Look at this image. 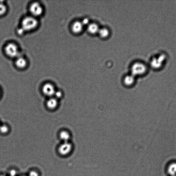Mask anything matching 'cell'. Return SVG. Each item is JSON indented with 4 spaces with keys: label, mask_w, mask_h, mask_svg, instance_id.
Instances as JSON below:
<instances>
[{
    "label": "cell",
    "mask_w": 176,
    "mask_h": 176,
    "mask_svg": "<svg viewBox=\"0 0 176 176\" xmlns=\"http://www.w3.org/2000/svg\"><path fill=\"white\" fill-rule=\"evenodd\" d=\"M30 10L32 14L35 16H38L42 14L43 12L42 7L37 3H35L32 4L30 8Z\"/></svg>",
    "instance_id": "8992f818"
},
{
    "label": "cell",
    "mask_w": 176,
    "mask_h": 176,
    "mask_svg": "<svg viewBox=\"0 0 176 176\" xmlns=\"http://www.w3.org/2000/svg\"><path fill=\"white\" fill-rule=\"evenodd\" d=\"M83 27V25L82 22L79 21L75 22L72 25V30L75 33H79L82 31Z\"/></svg>",
    "instance_id": "9c48e42d"
},
{
    "label": "cell",
    "mask_w": 176,
    "mask_h": 176,
    "mask_svg": "<svg viewBox=\"0 0 176 176\" xmlns=\"http://www.w3.org/2000/svg\"><path fill=\"white\" fill-rule=\"evenodd\" d=\"M37 21L35 18L28 17L23 20L22 22V28L24 31H30L34 29L37 25Z\"/></svg>",
    "instance_id": "6da1fadb"
},
{
    "label": "cell",
    "mask_w": 176,
    "mask_h": 176,
    "mask_svg": "<svg viewBox=\"0 0 176 176\" xmlns=\"http://www.w3.org/2000/svg\"><path fill=\"white\" fill-rule=\"evenodd\" d=\"M16 172L15 170H12L10 172V176H16Z\"/></svg>",
    "instance_id": "44dd1931"
},
{
    "label": "cell",
    "mask_w": 176,
    "mask_h": 176,
    "mask_svg": "<svg viewBox=\"0 0 176 176\" xmlns=\"http://www.w3.org/2000/svg\"><path fill=\"white\" fill-rule=\"evenodd\" d=\"M7 10V8L4 4L0 3V16L3 15Z\"/></svg>",
    "instance_id": "e0dca14e"
},
{
    "label": "cell",
    "mask_w": 176,
    "mask_h": 176,
    "mask_svg": "<svg viewBox=\"0 0 176 176\" xmlns=\"http://www.w3.org/2000/svg\"><path fill=\"white\" fill-rule=\"evenodd\" d=\"M58 105V100L55 98H51L49 99L47 102V107L50 110H54Z\"/></svg>",
    "instance_id": "ba28073f"
},
{
    "label": "cell",
    "mask_w": 176,
    "mask_h": 176,
    "mask_svg": "<svg viewBox=\"0 0 176 176\" xmlns=\"http://www.w3.org/2000/svg\"><path fill=\"white\" fill-rule=\"evenodd\" d=\"M147 67L143 63L137 62L134 63L131 69V74L134 76H140L145 73Z\"/></svg>",
    "instance_id": "7a4b0ae2"
},
{
    "label": "cell",
    "mask_w": 176,
    "mask_h": 176,
    "mask_svg": "<svg viewBox=\"0 0 176 176\" xmlns=\"http://www.w3.org/2000/svg\"><path fill=\"white\" fill-rule=\"evenodd\" d=\"M29 176H39V174L37 172L33 171L30 172Z\"/></svg>",
    "instance_id": "d6986e66"
},
{
    "label": "cell",
    "mask_w": 176,
    "mask_h": 176,
    "mask_svg": "<svg viewBox=\"0 0 176 176\" xmlns=\"http://www.w3.org/2000/svg\"><path fill=\"white\" fill-rule=\"evenodd\" d=\"M5 51L8 55L11 57L18 56V49L16 45L13 43H10L6 47Z\"/></svg>",
    "instance_id": "3957f363"
},
{
    "label": "cell",
    "mask_w": 176,
    "mask_h": 176,
    "mask_svg": "<svg viewBox=\"0 0 176 176\" xmlns=\"http://www.w3.org/2000/svg\"><path fill=\"white\" fill-rule=\"evenodd\" d=\"M134 76L131 74L126 76L124 79V82L126 86H130L134 84Z\"/></svg>",
    "instance_id": "8fae6325"
},
{
    "label": "cell",
    "mask_w": 176,
    "mask_h": 176,
    "mask_svg": "<svg viewBox=\"0 0 176 176\" xmlns=\"http://www.w3.org/2000/svg\"><path fill=\"white\" fill-rule=\"evenodd\" d=\"M99 29L98 25L96 23H91L88 25V31L91 34H95L98 33Z\"/></svg>",
    "instance_id": "30bf717a"
},
{
    "label": "cell",
    "mask_w": 176,
    "mask_h": 176,
    "mask_svg": "<svg viewBox=\"0 0 176 176\" xmlns=\"http://www.w3.org/2000/svg\"><path fill=\"white\" fill-rule=\"evenodd\" d=\"M89 23V20L88 18H86L83 20L82 23L83 25H86L88 24Z\"/></svg>",
    "instance_id": "ffe728a7"
},
{
    "label": "cell",
    "mask_w": 176,
    "mask_h": 176,
    "mask_svg": "<svg viewBox=\"0 0 176 176\" xmlns=\"http://www.w3.org/2000/svg\"><path fill=\"white\" fill-rule=\"evenodd\" d=\"M62 93L60 90H56L54 94L55 98L58 100L62 98Z\"/></svg>",
    "instance_id": "ac0fdd59"
},
{
    "label": "cell",
    "mask_w": 176,
    "mask_h": 176,
    "mask_svg": "<svg viewBox=\"0 0 176 176\" xmlns=\"http://www.w3.org/2000/svg\"><path fill=\"white\" fill-rule=\"evenodd\" d=\"M72 149V144L69 142H64L59 146L58 151L62 156H66L70 153Z\"/></svg>",
    "instance_id": "277c9868"
},
{
    "label": "cell",
    "mask_w": 176,
    "mask_h": 176,
    "mask_svg": "<svg viewBox=\"0 0 176 176\" xmlns=\"http://www.w3.org/2000/svg\"><path fill=\"white\" fill-rule=\"evenodd\" d=\"M59 136L60 139L64 142H68L70 138V134L68 132L65 130L60 132Z\"/></svg>",
    "instance_id": "4fadbf2b"
},
{
    "label": "cell",
    "mask_w": 176,
    "mask_h": 176,
    "mask_svg": "<svg viewBox=\"0 0 176 176\" xmlns=\"http://www.w3.org/2000/svg\"><path fill=\"white\" fill-rule=\"evenodd\" d=\"M165 58V55L163 54L160 55L155 57L151 61L152 66L154 68H160L163 64Z\"/></svg>",
    "instance_id": "52a82bcc"
},
{
    "label": "cell",
    "mask_w": 176,
    "mask_h": 176,
    "mask_svg": "<svg viewBox=\"0 0 176 176\" xmlns=\"http://www.w3.org/2000/svg\"><path fill=\"white\" fill-rule=\"evenodd\" d=\"M16 64L17 67L20 68H24L27 65V61L23 57H19L16 61Z\"/></svg>",
    "instance_id": "7c38bea8"
},
{
    "label": "cell",
    "mask_w": 176,
    "mask_h": 176,
    "mask_svg": "<svg viewBox=\"0 0 176 176\" xmlns=\"http://www.w3.org/2000/svg\"><path fill=\"white\" fill-rule=\"evenodd\" d=\"M168 172L172 176L176 175V163H172L169 166L168 169Z\"/></svg>",
    "instance_id": "5bb4252c"
},
{
    "label": "cell",
    "mask_w": 176,
    "mask_h": 176,
    "mask_svg": "<svg viewBox=\"0 0 176 176\" xmlns=\"http://www.w3.org/2000/svg\"><path fill=\"white\" fill-rule=\"evenodd\" d=\"M0 176H5L4 175H0Z\"/></svg>",
    "instance_id": "7402d4cb"
},
{
    "label": "cell",
    "mask_w": 176,
    "mask_h": 176,
    "mask_svg": "<svg viewBox=\"0 0 176 176\" xmlns=\"http://www.w3.org/2000/svg\"><path fill=\"white\" fill-rule=\"evenodd\" d=\"M9 131V128L5 124L0 125V132L2 134H6Z\"/></svg>",
    "instance_id": "2e32d148"
},
{
    "label": "cell",
    "mask_w": 176,
    "mask_h": 176,
    "mask_svg": "<svg viewBox=\"0 0 176 176\" xmlns=\"http://www.w3.org/2000/svg\"><path fill=\"white\" fill-rule=\"evenodd\" d=\"M42 90L43 93L49 97L54 96L56 91L54 86L50 83L45 84L42 87Z\"/></svg>",
    "instance_id": "5b68a950"
},
{
    "label": "cell",
    "mask_w": 176,
    "mask_h": 176,
    "mask_svg": "<svg viewBox=\"0 0 176 176\" xmlns=\"http://www.w3.org/2000/svg\"><path fill=\"white\" fill-rule=\"evenodd\" d=\"M0 95H1V90H0Z\"/></svg>",
    "instance_id": "603a6c76"
},
{
    "label": "cell",
    "mask_w": 176,
    "mask_h": 176,
    "mask_svg": "<svg viewBox=\"0 0 176 176\" xmlns=\"http://www.w3.org/2000/svg\"><path fill=\"white\" fill-rule=\"evenodd\" d=\"M100 36L102 38H105L109 35V31L107 29L102 28L99 29L98 32Z\"/></svg>",
    "instance_id": "9a60e30c"
}]
</instances>
